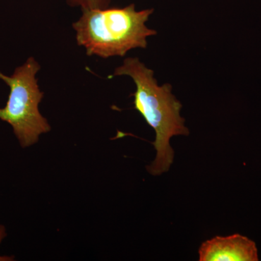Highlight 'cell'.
Wrapping results in <instances>:
<instances>
[{"label": "cell", "mask_w": 261, "mask_h": 261, "mask_svg": "<svg viewBox=\"0 0 261 261\" xmlns=\"http://www.w3.org/2000/svg\"><path fill=\"white\" fill-rule=\"evenodd\" d=\"M118 75H128L133 80L136 85L135 92L132 94L135 109L155 132V140L152 144L156 157L146 167L147 172L152 176L168 172L174 160V150L170 140L176 136L190 135L185 119L181 116V103L171 92V84L159 86L153 70L138 58H126L112 76Z\"/></svg>", "instance_id": "cell-1"}, {"label": "cell", "mask_w": 261, "mask_h": 261, "mask_svg": "<svg viewBox=\"0 0 261 261\" xmlns=\"http://www.w3.org/2000/svg\"><path fill=\"white\" fill-rule=\"evenodd\" d=\"M153 10L137 11L135 4L82 10V16L73 24L77 43L85 48L87 56L104 59L126 56L136 48L145 49L147 38L157 34L146 25Z\"/></svg>", "instance_id": "cell-2"}, {"label": "cell", "mask_w": 261, "mask_h": 261, "mask_svg": "<svg viewBox=\"0 0 261 261\" xmlns=\"http://www.w3.org/2000/svg\"><path fill=\"white\" fill-rule=\"evenodd\" d=\"M40 68L34 58H29L10 76L0 71V80L10 88L6 105L0 108V120L12 126L22 148L37 143L39 137L51 129L39 109L44 97L36 78Z\"/></svg>", "instance_id": "cell-3"}, {"label": "cell", "mask_w": 261, "mask_h": 261, "mask_svg": "<svg viewBox=\"0 0 261 261\" xmlns=\"http://www.w3.org/2000/svg\"><path fill=\"white\" fill-rule=\"evenodd\" d=\"M198 252L200 261L259 260L256 244L240 233L214 237L202 243Z\"/></svg>", "instance_id": "cell-4"}, {"label": "cell", "mask_w": 261, "mask_h": 261, "mask_svg": "<svg viewBox=\"0 0 261 261\" xmlns=\"http://www.w3.org/2000/svg\"><path fill=\"white\" fill-rule=\"evenodd\" d=\"M72 7H80L84 9H103L108 8L111 0H66Z\"/></svg>", "instance_id": "cell-5"}, {"label": "cell", "mask_w": 261, "mask_h": 261, "mask_svg": "<svg viewBox=\"0 0 261 261\" xmlns=\"http://www.w3.org/2000/svg\"><path fill=\"white\" fill-rule=\"evenodd\" d=\"M7 237L6 228L4 225L0 224V245ZM15 260L14 256H7V255H0V261Z\"/></svg>", "instance_id": "cell-6"}]
</instances>
